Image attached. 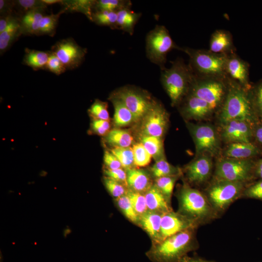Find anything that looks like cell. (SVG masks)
<instances>
[{"label":"cell","instance_id":"cell-1","mask_svg":"<svg viewBox=\"0 0 262 262\" xmlns=\"http://www.w3.org/2000/svg\"><path fill=\"white\" fill-rule=\"evenodd\" d=\"M228 77V91L218 112L219 123L232 120L245 121L255 127L259 117L255 110L250 91Z\"/></svg>","mask_w":262,"mask_h":262},{"label":"cell","instance_id":"cell-2","mask_svg":"<svg viewBox=\"0 0 262 262\" xmlns=\"http://www.w3.org/2000/svg\"><path fill=\"white\" fill-rule=\"evenodd\" d=\"M196 229H189L152 243L146 253L147 257L152 262H179L188 253L198 248Z\"/></svg>","mask_w":262,"mask_h":262},{"label":"cell","instance_id":"cell-3","mask_svg":"<svg viewBox=\"0 0 262 262\" xmlns=\"http://www.w3.org/2000/svg\"><path fill=\"white\" fill-rule=\"evenodd\" d=\"M177 212L195 221L199 226L211 223L220 216L213 209L203 191L185 181L176 193Z\"/></svg>","mask_w":262,"mask_h":262},{"label":"cell","instance_id":"cell-4","mask_svg":"<svg viewBox=\"0 0 262 262\" xmlns=\"http://www.w3.org/2000/svg\"><path fill=\"white\" fill-rule=\"evenodd\" d=\"M169 68L162 70L161 81L172 106L179 105L188 94L194 74L189 64L178 58Z\"/></svg>","mask_w":262,"mask_h":262},{"label":"cell","instance_id":"cell-5","mask_svg":"<svg viewBox=\"0 0 262 262\" xmlns=\"http://www.w3.org/2000/svg\"><path fill=\"white\" fill-rule=\"evenodd\" d=\"M189 57V65L194 75L199 77H228L226 63L228 54H217L210 50L194 49L187 47L179 48Z\"/></svg>","mask_w":262,"mask_h":262},{"label":"cell","instance_id":"cell-6","mask_svg":"<svg viewBox=\"0 0 262 262\" xmlns=\"http://www.w3.org/2000/svg\"><path fill=\"white\" fill-rule=\"evenodd\" d=\"M248 183L212 177L202 191L215 212L220 216L235 201L241 198Z\"/></svg>","mask_w":262,"mask_h":262},{"label":"cell","instance_id":"cell-7","mask_svg":"<svg viewBox=\"0 0 262 262\" xmlns=\"http://www.w3.org/2000/svg\"><path fill=\"white\" fill-rule=\"evenodd\" d=\"M227 91L228 77L204 78L194 75L189 93L207 102L214 111H218L224 101Z\"/></svg>","mask_w":262,"mask_h":262},{"label":"cell","instance_id":"cell-8","mask_svg":"<svg viewBox=\"0 0 262 262\" xmlns=\"http://www.w3.org/2000/svg\"><path fill=\"white\" fill-rule=\"evenodd\" d=\"M167 29L163 25H156L147 35L146 50L147 58L150 62L164 69L168 53L173 49H178Z\"/></svg>","mask_w":262,"mask_h":262},{"label":"cell","instance_id":"cell-9","mask_svg":"<svg viewBox=\"0 0 262 262\" xmlns=\"http://www.w3.org/2000/svg\"><path fill=\"white\" fill-rule=\"evenodd\" d=\"M109 98L121 100L132 114L135 122L142 120L157 102L147 91L129 85L113 92Z\"/></svg>","mask_w":262,"mask_h":262},{"label":"cell","instance_id":"cell-10","mask_svg":"<svg viewBox=\"0 0 262 262\" xmlns=\"http://www.w3.org/2000/svg\"><path fill=\"white\" fill-rule=\"evenodd\" d=\"M255 165L251 159H220L215 164L213 177L233 182L248 183L255 175Z\"/></svg>","mask_w":262,"mask_h":262},{"label":"cell","instance_id":"cell-11","mask_svg":"<svg viewBox=\"0 0 262 262\" xmlns=\"http://www.w3.org/2000/svg\"><path fill=\"white\" fill-rule=\"evenodd\" d=\"M188 127L195 145L197 156L208 154L213 157L219 154L221 138L213 125L189 123Z\"/></svg>","mask_w":262,"mask_h":262},{"label":"cell","instance_id":"cell-12","mask_svg":"<svg viewBox=\"0 0 262 262\" xmlns=\"http://www.w3.org/2000/svg\"><path fill=\"white\" fill-rule=\"evenodd\" d=\"M212 157L208 154L198 155L184 167L185 181L190 186H206L211 180L213 176Z\"/></svg>","mask_w":262,"mask_h":262},{"label":"cell","instance_id":"cell-13","mask_svg":"<svg viewBox=\"0 0 262 262\" xmlns=\"http://www.w3.org/2000/svg\"><path fill=\"white\" fill-rule=\"evenodd\" d=\"M51 52L60 59L66 69H72L82 63L87 49L69 38L57 42L52 46Z\"/></svg>","mask_w":262,"mask_h":262},{"label":"cell","instance_id":"cell-14","mask_svg":"<svg viewBox=\"0 0 262 262\" xmlns=\"http://www.w3.org/2000/svg\"><path fill=\"white\" fill-rule=\"evenodd\" d=\"M141 120V135L162 138L167 127L168 115L163 106L157 102Z\"/></svg>","mask_w":262,"mask_h":262},{"label":"cell","instance_id":"cell-15","mask_svg":"<svg viewBox=\"0 0 262 262\" xmlns=\"http://www.w3.org/2000/svg\"><path fill=\"white\" fill-rule=\"evenodd\" d=\"M199 227V226L193 220L177 211L174 212L172 210L163 215L160 242L178 233L189 229H197Z\"/></svg>","mask_w":262,"mask_h":262},{"label":"cell","instance_id":"cell-16","mask_svg":"<svg viewBox=\"0 0 262 262\" xmlns=\"http://www.w3.org/2000/svg\"><path fill=\"white\" fill-rule=\"evenodd\" d=\"M221 139L228 144L237 142H251L253 127L241 120H232L221 124Z\"/></svg>","mask_w":262,"mask_h":262},{"label":"cell","instance_id":"cell-17","mask_svg":"<svg viewBox=\"0 0 262 262\" xmlns=\"http://www.w3.org/2000/svg\"><path fill=\"white\" fill-rule=\"evenodd\" d=\"M181 103L182 114L190 119L206 120L215 112L207 102L190 93L184 98Z\"/></svg>","mask_w":262,"mask_h":262},{"label":"cell","instance_id":"cell-18","mask_svg":"<svg viewBox=\"0 0 262 262\" xmlns=\"http://www.w3.org/2000/svg\"><path fill=\"white\" fill-rule=\"evenodd\" d=\"M226 72L228 77L246 88H251L249 82V66L236 52L228 55Z\"/></svg>","mask_w":262,"mask_h":262},{"label":"cell","instance_id":"cell-19","mask_svg":"<svg viewBox=\"0 0 262 262\" xmlns=\"http://www.w3.org/2000/svg\"><path fill=\"white\" fill-rule=\"evenodd\" d=\"M163 214L148 211L139 218L137 225L148 234L152 243L160 242L161 221Z\"/></svg>","mask_w":262,"mask_h":262},{"label":"cell","instance_id":"cell-20","mask_svg":"<svg viewBox=\"0 0 262 262\" xmlns=\"http://www.w3.org/2000/svg\"><path fill=\"white\" fill-rule=\"evenodd\" d=\"M209 50L215 53L229 54L235 52L231 33L224 30H217L212 34Z\"/></svg>","mask_w":262,"mask_h":262},{"label":"cell","instance_id":"cell-21","mask_svg":"<svg viewBox=\"0 0 262 262\" xmlns=\"http://www.w3.org/2000/svg\"><path fill=\"white\" fill-rule=\"evenodd\" d=\"M126 171L128 188L132 191L144 194L153 184L150 174L144 170L133 167Z\"/></svg>","mask_w":262,"mask_h":262},{"label":"cell","instance_id":"cell-22","mask_svg":"<svg viewBox=\"0 0 262 262\" xmlns=\"http://www.w3.org/2000/svg\"><path fill=\"white\" fill-rule=\"evenodd\" d=\"M144 195L148 211L164 214L173 210L171 201L154 184Z\"/></svg>","mask_w":262,"mask_h":262},{"label":"cell","instance_id":"cell-23","mask_svg":"<svg viewBox=\"0 0 262 262\" xmlns=\"http://www.w3.org/2000/svg\"><path fill=\"white\" fill-rule=\"evenodd\" d=\"M259 148L252 142H237L228 144L223 150L224 157L247 159L259 154Z\"/></svg>","mask_w":262,"mask_h":262},{"label":"cell","instance_id":"cell-24","mask_svg":"<svg viewBox=\"0 0 262 262\" xmlns=\"http://www.w3.org/2000/svg\"><path fill=\"white\" fill-rule=\"evenodd\" d=\"M109 99L114 105L113 121L116 128L127 126L135 122L132 114L121 100L115 98Z\"/></svg>","mask_w":262,"mask_h":262},{"label":"cell","instance_id":"cell-25","mask_svg":"<svg viewBox=\"0 0 262 262\" xmlns=\"http://www.w3.org/2000/svg\"><path fill=\"white\" fill-rule=\"evenodd\" d=\"M22 34L20 20L13 16L6 29L0 33V50L6 51L17 37Z\"/></svg>","mask_w":262,"mask_h":262},{"label":"cell","instance_id":"cell-26","mask_svg":"<svg viewBox=\"0 0 262 262\" xmlns=\"http://www.w3.org/2000/svg\"><path fill=\"white\" fill-rule=\"evenodd\" d=\"M117 26L118 29L132 35L136 24L141 17V14L134 12L130 8H124L117 12Z\"/></svg>","mask_w":262,"mask_h":262},{"label":"cell","instance_id":"cell-27","mask_svg":"<svg viewBox=\"0 0 262 262\" xmlns=\"http://www.w3.org/2000/svg\"><path fill=\"white\" fill-rule=\"evenodd\" d=\"M44 15L41 10H33L24 14L20 20L22 33L38 34L40 20Z\"/></svg>","mask_w":262,"mask_h":262},{"label":"cell","instance_id":"cell-28","mask_svg":"<svg viewBox=\"0 0 262 262\" xmlns=\"http://www.w3.org/2000/svg\"><path fill=\"white\" fill-rule=\"evenodd\" d=\"M105 139L113 147H130L133 142V137L129 131L116 128L110 130Z\"/></svg>","mask_w":262,"mask_h":262},{"label":"cell","instance_id":"cell-29","mask_svg":"<svg viewBox=\"0 0 262 262\" xmlns=\"http://www.w3.org/2000/svg\"><path fill=\"white\" fill-rule=\"evenodd\" d=\"M25 50L23 59L25 65L36 70L46 68L50 52L27 48Z\"/></svg>","mask_w":262,"mask_h":262},{"label":"cell","instance_id":"cell-30","mask_svg":"<svg viewBox=\"0 0 262 262\" xmlns=\"http://www.w3.org/2000/svg\"><path fill=\"white\" fill-rule=\"evenodd\" d=\"M151 176L155 179L161 177L181 175L182 170L170 164L165 159L157 160L150 169Z\"/></svg>","mask_w":262,"mask_h":262},{"label":"cell","instance_id":"cell-31","mask_svg":"<svg viewBox=\"0 0 262 262\" xmlns=\"http://www.w3.org/2000/svg\"><path fill=\"white\" fill-rule=\"evenodd\" d=\"M140 139V142L152 157L156 158L157 161L163 158V143L162 138L141 135Z\"/></svg>","mask_w":262,"mask_h":262},{"label":"cell","instance_id":"cell-32","mask_svg":"<svg viewBox=\"0 0 262 262\" xmlns=\"http://www.w3.org/2000/svg\"><path fill=\"white\" fill-rule=\"evenodd\" d=\"M66 10L65 8L57 14L44 16L40 20L38 34L53 36L55 33L59 17Z\"/></svg>","mask_w":262,"mask_h":262},{"label":"cell","instance_id":"cell-33","mask_svg":"<svg viewBox=\"0 0 262 262\" xmlns=\"http://www.w3.org/2000/svg\"><path fill=\"white\" fill-rule=\"evenodd\" d=\"M110 151L119 160L125 170L133 168L134 164L132 147H113Z\"/></svg>","mask_w":262,"mask_h":262},{"label":"cell","instance_id":"cell-34","mask_svg":"<svg viewBox=\"0 0 262 262\" xmlns=\"http://www.w3.org/2000/svg\"><path fill=\"white\" fill-rule=\"evenodd\" d=\"M131 1L125 0H95L94 8L96 11H109L117 12L124 8H130Z\"/></svg>","mask_w":262,"mask_h":262},{"label":"cell","instance_id":"cell-35","mask_svg":"<svg viewBox=\"0 0 262 262\" xmlns=\"http://www.w3.org/2000/svg\"><path fill=\"white\" fill-rule=\"evenodd\" d=\"M116 12L109 11H96L92 14V21L99 25L109 26L112 29H117Z\"/></svg>","mask_w":262,"mask_h":262},{"label":"cell","instance_id":"cell-36","mask_svg":"<svg viewBox=\"0 0 262 262\" xmlns=\"http://www.w3.org/2000/svg\"><path fill=\"white\" fill-rule=\"evenodd\" d=\"M115 201L126 218L131 223L137 225L139 218L135 212L127 194L115 199Z\"/></svg>","mask_w":262,"mask_h":262},{"label":"cell","instance_id":"cell-37","mask_svg":"<svg viewBox=\"0 0 262 262\" xmlns=\"http://www.w3.org/2000/svg\"><path fill=\"white\" fill-rule=\"evenodd\" d=\"M65 1L66 10L70 9L71 10L82 12L85 14L91 20H92V9L94 8L95 0H78L72 1Z\"/></svg>","mask_w":262,"mask_h":262},{"label":"cell","instance_id":"cell-38","mask_svg":"<svg viewBox=\"0 0 262 262\" xmlns=\"http://www.w3.org/2000/svg\"><path fill=\"white\" fill-rule=\"evenodd\" d=\"M181 175L170 176L155 179L154 184L171 201L175 184Z\"/></svg>","mask_w":262,"mask_h":262},{"label":"cell","instance_id":"cell-39","mask_svg":"<svg viewBox=\"0 0 262 262\" xmlns=\"http://www.w3.org/2000/svg\"><path fill=\"white\" fill-rule=\"evenodd\" d=\"M127 195L139 218L148 211L145 195L128 189Z\"/></svg>","mask_w":262,"mask_h":262},{"label":"cell","instance_id":"cell-40","mask_svg":"<svg viewBox=\"0 0 262 262\" xmlns=\"http://www.w3.org/2000/svg\"><path fill=\"white\" fill-rule=\"evenodd\" d=\"M134 166L145 167L150 163L152 156L147 151L143 144L140 142L135 144L132 147Z\"/></svg>","mask_w":262,"mask_h":262},{"label":"cell","instance_id":"cell-41","mask_svg":"<svg viewBox=\"0 0 262 262\" xmlns=\"http://www.w3.org/2000/svg\"><path fill=\"white\" fill-rule=\"evenodd\" d=\"M103 183L108 192L115 199L126 195L129 189L122 183L106 176L103 178Z\"/></svg>","mask_w":262,"mask_h":262},{"label":"cell","instance_id":"cell-42","mask_svg":"<svg viewBox=\"0 0 262 262\" xmlns=\"http://www.w3.org/2000/svg\"><path fill=\"white\" fill-rule=\"evenodd\" d=\"M107 102L96 99L88 110L93 118L109 120V114Z\"/></svg>","mask_w":262,"mask_h":262},{"label":"cell","instance_id":"cell-43","mask_svg":"<svg viewBox=\"0 0 262 262\" xmlns=\"http://www.w3.org/2000/svg\"><path fill=\"white\" fill-rule=\"evenodd\" d=\"M14 4L24 13L33 10L42 11L48 6L42 0H18L14 1Z\"/></svg>","mask_w":262,"mask_h":262},{"label":"cell","instance_id":"cell-44","mask_svg":"<svg viewBox=\"0 0 262 262\" xmlns=\"http://www.w3.org/2000/svg\"><path fill=\"white\" fill-rule=\"evenodd\" d=\"M250 91L256 113L259 118L262 119V81L251 87Z\"/></svg>","mask_w":262,"mask_h":262},{"label":"cell","instance_id":"cell-45","mask_svg":"<svg viewBox=\"0 0 262 262\" xmlns=\"http://www.w3.org/2000/svg\"><path fill=\"white\" fill-rule=\"evenodd\" d=\"M242 197L262 200V180L251 185H247L243 192Z\"/></svg>","mask_w":262,"mask_h":262},{"label":"cell","instance_id":"cell-46","mask_svg":"<svg viewBox=\"0 0 262 262\" xmlns=\"http://www.w3.org/2000/svg\"><path fill=\"white\" fill-rule=\"evenodd\" d=\"M46 68L57 75L63 73L66 70L62 62L52 52H50Z\"/></svg>","mask_w":262,"mask_h":262},{"label":"cell","instance_id":"cell-47","mask_svg":"<svg viewBox=\"0 0 262 262\" xmlns=\"http://www.w3.org/2000/svg\"><path fill=\"white\" fill-rule=\"evenodd\" d=\"M105 176L110 178L126 186L128 188L127 180V173L126 170L123 168L116 169H104Z\"/></svg>","mask_w":262,"mask_h":262},{"label":"cell","instance_id":"cell-48","mask_svg":"<svg viewBox=\"0 0 262 262\" xmlns=\"http://www.w3.org/2000/svg\"><path fill=\"white\" fill-rule=\"evenodd\" d=\"M91 128L97 134L106 135L110 131L109 120L94 118L91 122Z\"/></svg>","mask_w":262,"mask_h":262},{"label":"cell","instance_id":"cell-49","mask_svg":"<svg viewBox=\"0 0 262 262\" xmlns=\"http://www.w3.org/2000/svg\"><path fill=\"white\" fill-rule=\"evenodd\" d=\"M103 161L107 169H116L122 168L119 160L110 150L105 151Z\"/></svg>","mask_w":262,"mask_h":262},{"label":"cell","instance_id":"cell-50","mask_svg":"<svg viewBox=\"0 0 262 262\" xmlns=\"http://www.w3.org/2000/svg\"><path fill=\"white\" fill-rule=\"evenodd\" d=\"M14 5V2L0 0V15L3 16L11 15L10 12Z\"/></svg>","mask_w":262,"mask_h":262},{"label":"cell","instance_id":"cell-51","mask_svg":"<svg viewBox=\"0 0 262 262\" xmlns=\"http://www.w3.org/2000/svg\"><path fill=\"white\" fill-rule=\"evenodd\" d=\"M13 16L11 15L0 16V33L3 32L10 23Z\"/></svg>","mask_w":262,"mask_h":262},{"label":"cell","instance_id":"cell-52","mask_svg":"<svg viewBox=\"0 0 262 262\" xmlns=\"http://www.w3.org/2000/svg\"><path fill=\"white\" fill-rule=\"evenodd\" d=\"M179 262H214L198 257H190L188 255L183 257Z\"/></svg>","mask_w":262,"mask_h":262},{"label":"cell","instance_id":"cell-53","mask_svg":"<svg viewBox=\"0 0 262 262\" xmlns=\"http://www.w3.org/2000/svg\"><path fill=\"white\" fill-rule=\"evenodd\" d=\"M253 136L257 141L262 145V125H260L253 130Z\"/></svg>","mask_w":262,"mask_h":262},{"label":"cell","instance_id":"cell-54","mask_svg":"<svg viewBox=\"0 0 262 262\" xmlns=\"http://www.w3.org/2000/svg\"><path fill=\"white\" fill-rule=\"evenodd\" d=\"M254 174L262 180V159L260 160L255 164Z\"/></svg>","mask_w":262,"mask_h":262},{"label":"cell","instance_id":"cell-55","mask_svg":"<svg viewBox=\"0 0 262 262\" xmlns=\"http://www.w3.org/2000/svg\"><path fill=\"white\" fill-rule=\"evenodd\" d=\"M47 5H51L55 3H61L64 4L65 0H42Z\"/></svg>","mask_w":262,"mask_h":262}]
</instances>
